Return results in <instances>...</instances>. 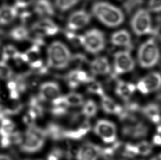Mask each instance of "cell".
I'll return each mask as SVG.
<instances>
[{"label": "cell", "mask_w": 161, "mask_h": 160, "mask_svg": "<svg viewBox=\"0 0 161 160\" xmlns=\"http://www.w3.org/2000/svg\"><path fill=\"white\" fill-rule=\"evenodd\" d=\"M92 11L95 17L103 25L109 28L117 27L124 22L123 12L108 2H95L92 7Z\"/></svg>", "instance_id": "6da1fadb"}, {"label": "cell", "mask_w": 161, "mask_h": 160, "mask_svg": "<svg viewBox=\"0 0 161 160\" xmlns=\"http://www.w3.org/2000/svg\"><path fill=\"white\" fill-rule=\"evenodd\" d=\"M47 139L44 128L36 125L29 126L23 133L20 150L25 154H36L44 148Z\"/></svg>", "instance_id": "7a4b0ae2"}, {"label": "cell", "mask_w": 161, "mask_h": 160, "mask_svg": "<svg viewBox=\"0 0 161 160\" xmlns=\"http://www.w3.org/2000/svg\"><path fill=\"white\" fill-rule=\"evenodd\" d=\"M47 66L57 70H62L69 65L72 54L67 46L61 41H53L47 48Z\"/></svg>", "instance_id": "3957f363"}, {"label": "cell", "mask_w": 161, "mask_h": 160, "mask_svg": "<svg viewBox=\"0 0 161 160\" xmlns=\"http://www.w3.org/2000/svg\"><path fill=\"white\" fill-rule=\"evenodd\" d=\"M161 57L160 50L155 39L150 38L140 45L137 51V61L144 69L155 67Z\"/></svg>", "instance_id": "277c9868"}, {"label": "cell", "mask_w": 161, "mask_h": 160, "mask_svg": "<svg viewBox=\"0 0 161 160\" xmlns=\"http://www.w3.org/2000/svg\"><path fill=\"white\" fill-rule=\"evenodd\" d=\"M92 130L94 134L106 145L113 144L118 141L117 126L110 120H97L92 127Z\"/></svg>", "instance_id": "5b68a950"}, {"label": "cell", "mask_w": 161, "mask_h": 160, "mask_svg": "<svg viewBox=\"0 0 161 160\" xmlns=\"http://www.w3.org/2000/svg\"><path fill=\"white\" fill-rule=\"evenodd\" d=\"M130 24L133 32L139 36L151 34L153 31L150 12L146 9H139L136 11Z\"/></svg>", "instance_id": "8992f818"}, {"label": "cell", "mask_w": 161, "mask_h": 160, "mask_svg": "<svg viewBox=\"0 0 161 160\" xmlns=\"http://www.w3.org/2000/svg\"><path fill=\"white\" fill-rule=\"evenodd\" d=\"M106 42L105 34L97 29H92L83 35V47L92 54H97L103 51Z\"/></svg>", "instance_id": "52a82bcc"}, {"label": "cell", "mask_w": 161, "mask_h": 160, "mask_svg": "<svg viewBox=\"0 0 161 160\" xmlns=\"http://www.w3.org/2000/svg\"><path fill=\"white\" fill-rule=\"evenodd\" d=\"M113 77L115 78L118 75L132 72L135 67V61L130 53V51H118L114 54Z\"/></svg>", "instance_id": "ba28073f"}, {"label": "cell", "mask_w": 161, "mask_h": 160, "mask_svg": "<svg viewBox=\"0 0 161 160\" xmlns=\"http://www.w3.org/2000/svg\"><path fill=\"white\" fill-rule=\"evenodd\" d=\"M136 90L142 95H148L159 91L161 88V74L153 72L148 73L138 81Z\"/></svg>", "instance_id": "9c48e42d"}, {"label": "cell", "mask_w": 161, "mask_h": 160, "mask_svg": "<svg viewBox=\"0 0 161 160\" xmlns=\"http://www.w3.org/2000/svg\"><path fill=\"white\" fill-rule=\"evenodd\" d=\"M101 157V147L92 142L80 145L75 154L76 160H99Z\"/></svg>", "instance_id": "30bf717a"}, {"label": "cell", "mask_w": 161, "mask_h": 160, "mask_svg": "<svg viewBox=\"0 0 161 160\" xmlns=\"http://www.w3.org/2000/svg\"><path fill=\"white\" fill-rule=\"evenodd\" d=\"M68 86L71 89L78 88L81 84H87L95 80L93 75H89L83 69H72L65 76Z\"/></svg>", "instance_id": "8fae6325"}, {"label": "cell", "mask_w": 161, "mask_h": 160, "mask_svg": "<svg viewBox=\"0 0 161 160\" xmlns=\"http://www.w3.org/2000/svg\"><path fill=\"white\" fill-rule=\"evenodd\" d=\"M92 130V126L89 120H84L78 123L74 127L65 130V139L70 141H80L86 136Z\"/></svg>", "instance_id": "7c38bea8"}, {"label": "cell", "mask_w": 161, "mask_h": 160, "mask_svg": "<svg viewBox=\"0 0 161 160\" xmlns=\"http://www.w3.org/2000/svg\"><path fill=\"white\" fill-rule=\"evenodd\" d=\"M61 94V88L58 83L47 81L40 86L37 96L44 103L51 102Z\"/></svg>", "instance_id": "4fadbf2b"}, {"label": "cell", "mask_w": 161, "mask_h": 160, "mask_svg": "<svg viewBox=\"0 0 161 160\" xmlns=\"http://www.w3.org/2000/svg\"><path fill=\"white\" fill-rule=\"evenodd\" d=\"M90 20L91 15L86 11L84 9L75 11L68 18V30L73 31L78 30L89 24Z\"/></svg>", "instance_id": "5bb4252c"}, {"label": "cell", "mask_w": 161, "mask_h": 160, "mask_svg": "<svg viewBox=\"0 0 161 160\" xmlns=\"http://www.w3.org/2000/svg\"><path fill=\"white\" fill-rule=\"evenodd\" d=\"M33 30L39 36H53L59 31L58 26L52 20L48 18H44L36 22L33 27Z\"/></svg>", "instance_id": "9a60e30c"}, {"label": "cell", "mask_w": 161, "mask_h": 160, "mask_svg": "<svg viewBox=\"0 0 161 160\" xmlns=\"http://www.w3.org/2000/svg\"><path fill=\"white\" fill-rule=\"evenodd\" d=\"M136 91V84L131 82L119 80L116 82L114 88L115 94L124 102L130 100Z\"/></svg>", "instance_id": "2e32d148"}, {"label": "cell", "mask_w": 161, "mask_h": 160, "mask_svg": "<svg viewBox=\"0 0 161 160\" xmlns=\"http://www.w3.org/2000/svg\"><path fill=\"white\" fill-rule=\"evenodd\" d=\"M100 108L107 115H114L119 117L123 111V106L108 95L101 98Z\"/></svg>", "instance_id": "e0dca14e"}, {"label": "cell", "mask_w": 161, "mask_h": 160, "mask_svg": "<svg viewBox=\"0 0 161 160\" xmlns=\"http://www.w3.org/2000/svg\"><path fill=\"white\" fill-rule=\"evenodd\" d=\"M90 69L93 75H105L111 72V67L108 59L98 56L90 63Z\"/></svg>", "instance_id": "ac0fdd59"}, {"label": "cell", "mask_w": 161, "mask_h": 160, "mask_svg": "<svg viewBox=\"0 0 161 160\" xmlns=\"http://www.w3.org/2000/svg\"><path fill=\"white\" fill-rule=\"evenodd\" d=\"M110 41L113 45L124 47L126 50L129 51L133 47L130 34L126 30H120L113 33L111 35Z\"/></svg>", "instance_id": "d6986e66"}, {"label": "cell", "mask_w": 161, "mask_h": 160, "mask_svg": "<svg viewBox=\"0 0 161 160\" xmlns=\"http://www.w3.org/2000/svg\"><path fill=\"white\" fill-rule=\"evenodd\" d=\"M50 103L51 113L56 117H63L67 114L69 110L64 95L59 96Z\"/></svg>", "instance_id": "ffe728a7"}, {"label": "cell", "mask_w": 161, "mask_h": 160, "mask_svg": "<svg viewBox=\"0 0 161 160\" xmlns=\"http://www.w3.org/2000/svg\"><path fill=\"white\" fill-rule=\"evenodd\" d=\"M47 138L54 141H60L65 139L66 128L56 122H50L44 128Z\"/></svg>", "instance_id": "44dd1931"}, {"label": "cell", "mask_w": 161, "mask_h": 160, "mask_svg": "<svg viewBox=\"0 0 161 160\" xmlns=\"http://www.w3.org/2000/svg\"><path fill=\"white\" fill-rule=\"evenodd\" d=\"M18 8L10 5H3L0 7V24L6 25L15 19L18 16Z\"/></svg>", "instance_id": "7402d4cb"}, {"label": "cell", "mask_w": 161, "mask_h": 160, "mask_svg": "<svg viewBox=\"0 0 161 160\" xmlns=\"http://www.w3.org/2000/svg\"><path fill=\"white\" fill-rule=\"evenodd\" d=\"M144 115L153 123L159 125L161 123V109L155 103H150L142 109Z\"/></svg>", "instance_id": "603a6c76"}, {"label": "cell", "mask_w": 161, "mask_h": 160, "mask_svg": "<svg viewBox=\"0 0 161 160\" xmlns=\"http://www.w3.org/2000/svg\"><path fill=\"white\" fill-rule=\"evenodd\" d=\"M34 9L37 15L42 17H51L55 13L54 8L50 0H37Z\"/></svg>", "instance_id": "cb8c5ba5"}, {"label": "cell", "mask_w": 161, "mask_h": 160, "mask_svg": "<svg viewBox=\"0 0 161 160\" xmlns=\"http://www.w3.org/2000/svg\"><path fill=\"white\" fill-rule=\"evenodd\" d=\"M81 108V115L86 119L95 117L98 112V105L92 99L85 100Z\"/></svg>", "instance_id": "d4e9b609"}, {"label": "cell", "mask_w": 161, "mask_h": 160, "mask_svg": "<svg viewBox=\"0 0 161 160\" xmlns=\"http://www.w3.org/2000/svg\"><path fill=\"white\" fill-rule=\"evenodd\" d=\"M64 96L65 101L69 108H80L85 101V99L80 93L71 92L66 94Z\"/></svg>", "instance_id": "484cf974"}, {"label": "cell", "mask_w": 161, "mask_h": 160, "mask_svg": "<svg viewBox=\"0 0 161 160\" xmlns=\"http://www.w3.org/2000/svg\"><path fill=\"white\" fill-rule=\"evenodd\" d=\"M15 130V124L10 118H5L0 121V138L9 136Z\"/></svg>", "instance_id": "4316f807"}, {"label": "cell", "mask_w": 161, "mask_h": 160, "mask_svg": "<svg viewBox=\"0 0 161 160\" xmlns=\"http://www.w3.org/2000/svg\"><path fill=\"white\" fill-rule=\"evenodd\" d=\"M29 32L24 26H18L12 29L10 32V36L17 41H23L28 39Z\"/></svg>", "instance_id": "83f0119b"}, {"label": "cell", "mask_w": 161, "mask_h": 160, "mask_svg": "<svg viewBox=\"0 0 161 160\" xmlns=\"http://www.w3.org/2000/svg\"><path fill=\"white\" fill-rule=\"evenodd\" d=\"M20 55V53L17 48L12 45H7L2 50V60L5 61L10 59L17 60L19 58Z\"/></svg>", "instance_id": "f1b7e54d"}, {"label": "cell", "mask_w": 161, "mask_h": 160, "mask_svg": "<svg viewBox=\"0 0 161 160\" xmlns=\"http://www.w3.org/2000/svg\"><path fill=\"white\" fill-rule=\"evenodd\" d=\"M87 91L90 94L98 96L100 98L106 95L105 89L102 84L95 80H92L87 83Z\"/></svg>", "instance_id": "f546056e"}, {"label": "cell", "mask_w": 161, "mask_h": 160, "mask_svg": "<svg viewBox=\"0 0 161 160\" xmlns=\"http://www.w3.org/2000/svg\"><path fill=\"white\" fill-rule=\"evenodd\" d=\"M88 64V60L85 55L77 53L72 55L69 65H72L73 69H81V68Z\"/></svg>", "instance_id": "4dcf8cb0"}, {"label": "cell", "mask_w": 161, "mask_h": 160, "mask_svg": "<svg viewBox=\"0 0 161 160\" xmlns=\"http://www.w3.org/2000/svg\"><path fill=\"white\" fill-rule=\"evenodd\" d=\"M135 144L138 156H148L153 151V144L147 141H141Z\"/></svg>", "instance_id": "1f68e13d"}, {"label": "cell", "mask_w": 161, "mask_h": 160, "mask_svg": "<svg viewBox=\"0 0 161 160\" xmlns=\"http://www.w3.org/2000/svg\"><path fill=\"white\" fill-rule=\"evenodd\" d=\"M67 153L59 147H54L49 151L45 160H63L66 157Z\"/></svg>", "instance_id": "d6a6232c"}, {"label": "cell", "mask_w": 161, "mask_h": 160, "mask_svg": "<svg viewBox=\"0 0 161 160\" xmlns=\"http://www.w3.org/2000/svg\"><path fill=\"white\" fill-rule=\"evenodd\" d=\"M64 34L67 39L75 47L83 46V35L76 34L74 31L69 30L65 31Z\"/></svg>", "instance_id": "836d02e7"}, {"label": "cell", "mask_w": 161, "mask_h": 160, "mask_svg": "<svg viewBox=\"0 0 161 160\" xmlns=\"http://www.w3.org/2000/svg\"><path fill=\"white\" fill-rule=\"evenodd\" d=\"M80 0H55L57 8L62 12L68 11L75 6Z\"/></svg>", "instance_id": "e575fe53"}, {"label": "cell", "mask_w": 161, "mask_h": 160, "mask_svg": "<svg viewBox=\"0 0 161 160\" xmlns=\"http://www.w3.org/2000/svg\"><path fill=\"white\" fill-rule=\"evenodd\" d=\"M13 75V71L6 61H0V80H8Z\"/></svg>", "instance_id": "d590c367"}, {"label": "cell", "mask_w": 161, "mask_h": 160, "mask_svg": "<svg viewBox=\"0 0 161 160\" xmlns=\"http://www.w3.org/2000/svg\"><path fill=\"white\" fill-rule=\"evenodd\" d=\"M143 0H125L123 7L127 14H131L142 4Z\"/></svg>", "instance_id": "8d00e7d4"}, {"label": "cell", "mask_w": 161, "mask_h": 160, "mask_svg": "<svg viewBox=\"0 0 161 160\" xmlns=\"http://www.w3.org/2000/svg\"><path fill=\"white\" fill-rule=\"evenodd\" d=\"M148 10L153 13H161V0H149Z\"/></svg>", "instance_id": "74e56055"}, {"label": "cell", "mask_w": 161, "mask_h": 160, "mask_svg": "<svg viewBox=\"0 0 161 160\" xmlns=\"http://www.w3.org/2000/svg\"><path fill=\"white\" fill-rule=\"evenodd\" d=\"M34 0H15V6L18 8H25L29 6Z\"/></svg>", "instance_id": "f35d334b"}, {"label": "cell", "mask_w": 161, "mask_h": 160, "mask_svg": "<svg viewBox=\"0 0 161 160\" xmlns=\"http://www.w3.org/2000/svg\"><path fill=\"white\" fill-rule=\"evenodd\" d=\"M152 144L161 147V134L157 133L153 136Z\"/></svg>", "instance_id": "ab89813d"}, {"label": "cell", "mask_w": 161, "mask_h": 160, "mask_svg": "<svg viewBox=\"0 0 161 160\" xmlns=\"http://www.w3.org/2000/svg\"><path fill=\"white\" fill-rule=\"evenodd\" d=\"M0 160H13V159L8 154H0Z\"/></svg>", "instance_id": "60d3db41"}, {"label": "cell", "mask_w": 161, "mask_h": 160, "mask_svg": "<svg viewBox=\"0 0 161 160\" xmlns=\"http://www.w3.org/2000/svg\"><path fill=\"white\" fill-rule=\"evenodd\" d=\"M150 160H161V153L153 157Z\"/></svg>", "instance_id": "b9f144b4"}, {"label": "cell", "mask_w": 161, "mask_h": 160, "mask_svg": "<svg viewBox=\"0 0 161 160\" xmlns=\"http://www.w3.org/2000/svg\"><path fill=\"white\" fill-rule=\"evenodd\" d=\"M2 105V98L0 97V107Z\"/></svg>", "instance_id": "7bdbcfd3"}, {"label": "cell", "mask_w": 161, "mask_h": 160, "mask_svg": "<svg viewBox=\"0 0 161 160\" xmlns=\"http://www.w3.org/2000/svg\"><path fill=\"white\" fill-rule=\"evenodd\" d=\"M40 160V159H26V160Z\"/></svg>", "instance_id": "ee69618b"}]
</instances>
